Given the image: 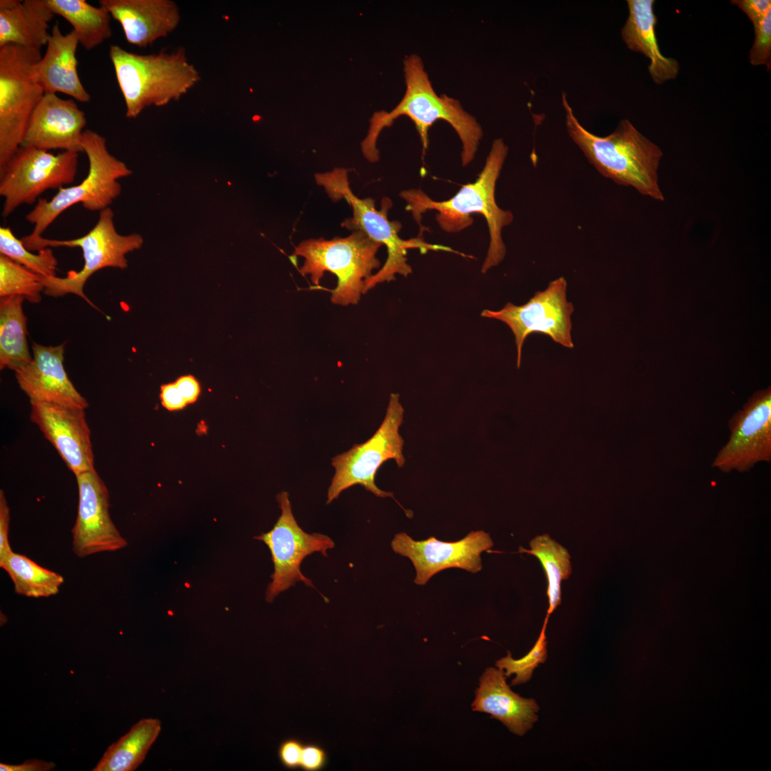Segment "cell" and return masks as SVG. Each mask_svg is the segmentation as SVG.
<instances>
[{"instance_id": "1", "label": "cell", "mask_w": 771, "mask_h": 771, "mask_svg": "<svg viewBox=\"0 0 771 771\" xmlns=\"http://www.w3.org/2000/svg\"><path fill=\"white\" fill-rule=\"evenodd\" d=\"M404 64L405 92L398 104L390 111H376L370 119L367 136L361 143L365 158L371 163L379 159L376 147L381 131L390 126L400 116H408L414 123L420 138L423 152L428 146V131L438 119L447 121L462 142L463 166L475 158L483 136V130L476 119L465 111L459 101L445 94L438 96L432 86L423 61L417 54L406 57Z\"/></svg>"}, {"instance_id": "2", "label": "cell", "mask_w": 771, "mask_h": 771, "mask_svg": "<svg viewBox=\"0 0 771 771\" xmlns=\"http://www.w3.org/2000/svg\"><path fill=\"white\" fill-rule=\"evenodd\" d=\"M508 147L502 138L495 139L486 158L485 165L474 183H468L450 199L436 201L420 189H410L400 193L407 203L406 210L411 212L420 223L422 214L428 210H435L436 221L447 233L459 232L472 225V213L484 216L487 222L490 243L481 271L486 273L498 266L505 258L506 249L502 238V230L513 221L510 211L500 208L495 198L497 180L508 155Z\"/></svg>"}, {"instance_id": "3", "label": "cell", "mask_w": 771, "mask_h": 771, "mask_svg": "<svg viewBox=\"0 0 771 771\" xmlns=\"http://www.w3.org/2000/svg\"><path fill=\"white\" fill-rule=\"evenodd\" d=\"M562 104L569 136L603 176L619 185L633 187L642 195L665 200L657 178L662 153L656 144L628 119H622L614 131L605 136L595 135L579 122L565 93Z\"/></svg>"}, {"instance_id": "4", "label": "cell", "mask_w": 771, "mask_h": 771, "mask_svg": "<svg viewBox=\"0 0 771 771\" xmlns=\"http://www.w3.org/2000/svg\"><path fill=\"white\" fill-rule=\"evenodd\" d=\"M109 56L129 119L136 118L150 106L178 101L201 79L183 48L139 54L114 44Z\"/></svg>"}, {"instance_id": "5", "label": "cell", "mask_w": 771, "mask_h": 771, "mask_svg": "<svg viewBox=\"0 0 771 771\" xmlns=\"http://www.w3.org/2000/svg\"><path fill=\"white\" fill-rule=\"evenodd\" d=\"M315 180L331 200L343 199L351 207L353 216L341 223L343 228L351 231H360L387 248L385 263L376 273L366 279L363 293L378 283L395 280L396 274L406 277L411 273L412 268L406 257L409 249L417 248L423 253L428 251H443L464 256L449 247L428 243L423 237L402 239L399 236L401 223L388 219V211L393 206L391 200L384 197L381 208L378 210L373 198L356 196L351 189L346 168H336L328 172L316 173Z\"/></svg>"}, {"instance_id": "6", "label": "cell", "mask_w": 771, "mask_h": 771, "mask_svg": "<svg viewBox=\"0 0 771 771\" xmlns=\"http://www.w3.org/2000/svg\"><path fill=\"white\" fill-rule=\"evenodd\" d=\"M381 246L363 232L353 231L344 238L303 241L290 258H304L299 271L303 276L310 275L312 284L318 288L324 272L336 275L337 286L331 291V301L336 305L348 306L358 303L365 281L380 267L376 253Z\"/></svg>"}, {"instance_id": "7", "label": "cell", "mask_w": 771, "mask_h": 771, "mask_svg": "<svg viewBox=\"0 0 771 771\" xmlns=\"http://www.w3.org/2000/svg\"><path fill=\"white\" fill-rule=\"evenodd\" d=\"M81 146L89 160V172L79 184L61 188L50 200L39 198L26 219L34 225L31 238L42 236L45 230L69 207L81 203L91 211H101L110 207L120 195L121 186L118 180L130 176L132 171L109 151L106 138L91 129L84 130Z\"/></svg>"}, {"instance_id": "8", "label": "cell", "mask_w": 771, "mask_h": 771, "mask_svg": "<svg viewBox=\"0 0 771 771\" xmlns=\"http://www.w3.org/2000/svg\"><path fill=\"white\" fill-rule=\"evenodd\" d=\"M114 218V213L110 207L100 211L96 225L86 234L77 238L58 240L42 236L31 238L28 236L21 238L29 251H39L51 247H79L82 251L84 263L81 270L70 271L64 278L43 277L45 295L59 297L75 294L97 308L84 294V287L87 280L104 268H126V254L139 249L143 242L138 233L119 234L115 228Z\"/></svg>"}, {"instance_id": "9", "label": "cell", "mask_w": 771, "mask_h": 771, "mask_svg": "<svg viewBox=\"0 0 771 771\" xmlns=\"http://www.w3.org/2000/svg\"><path fill=\"white\" fill-rule=\"evenodd\" d=\"M403 413L399 395L391 393L385 418L373 436L332 458L335 473L328 489L327 504L356 485L363 486L378 497L393 498V493L377 487L375 477L378 468L388 460H394L399 468L405 464L404 441L399 433Z\"/></svg>"}, {"instance_id": "10", "label": "cell", "mask_w": 771, "mask_h": 771, "mask_svg": "<svg viewBox=\"0 0 771 771\" xmlns=\"http://www.w3.org/2000/svg\"><path fill=\"white\" fill-rule=\"evenodd\" d=\"M41 56L37 49L0 47V169L21 146L31 115L44 94L31 75Z\"/></svg>"}, {"instance_id": "11", "label": "cell", "mask_w": 771, "mask_h": 771, "mask_svg": "<svg viewBox=\"0 0 771 771\" xmlns=\"http://www.w3.org/2000/svg\"><path fill=\"white\" fill-rule=\"evenodd\" d=\"M79 153L48 151L21 146L0 169V195L4 198L1 216H9L19 206L32 204L50 188H61L75 179Z\"/></svg>"}, {"instance_id": "12", "label": "cell", "mask_w": 771, "mask_h": 771, "mask_svg": "<svg viewBox=\"0 0 771 771\" xmlns=\"http://www.w3.org/2000/svg\"><path fill=\"white\" fill-rule=\"evenodd\" d=\"M276 499L281 510V515L270 531L255 537L268 546L273 564L272 581L266 592L268 603L273 602L281 593L299 581L314 588L312 581L301 573V565L306 557L316 552L327 556V550L335 546L334 542L326 535L308 533L298 525L293 514L288 492H281Z\"/></svg>"}, {"instance_id": "13", "label": "cell", "mask_w": 771, "mask_h": 771, "mask_svg": "<svg viewBox=\"0 0 771 771\" xmlns=\"http://www.w3.org/2000/svg\"><path fill=\"white\" fill-rule=\"evenodd\" d=\"M566 292L567 281L562 276L550 281L545 290L536 291L523 305L508 303L499 311H482L481 316L501 321L511 329L517 348L518 368L523 343L530 333H543L565 348L574 347L570 318L574 308L567 300Z\"/></svg>"}, {"instance_id": "14", "label": "cell", "mask_w": 771, "mask_h": 771, "mask_svg": "<svg viewBox=\"0 0 771 771\" xmlns=\"http://www.w3.org/2000/svg\"><path fill=\"white\" fill-rule=\"evenodd\" d=\"M730 436L712 466L725 473H745L771 461V389L755 392L730 418Z\"/></svg>"}, {"instance_id": "15", "label": "cell", "mask_w": 771, "mask_h": 771, "mask_svg": "<svg viewBox=\"0 0 771 771\" xmlns=\"http://www.w3.org/2000/svg\"><path fill=\"white\" fill-rule=\"evenodd\" d=\"M390 545L395 553L410 560L415 569V583L424 585L433 575L448 568L478 573L482 569L480 555L490 550L493 542L483 530L471 531L454 542L441 541L435 537L415 540L405 533H399Z\"/></svg>"}, {"instance_id": "16", "label": "cell", "mask_w": 771, "mask_h": 771, "mask_svg": "<svg viewBox=\"0 0 771 771\" xmlns=\"http://www.w3.org/2000/svg\"><path fill=\"white\" fill-rule=\"evenodd\" d=\"M76 477L79 503L72 529V547L81 558L101 552L116 551L127 545L109 514V492L96 470Z\"/></svg>"}, {"instance_id": "17", "label": "cell", "mask_w": 771, "mask_h": 771, "mask_svg": "<svg viewBox=\"0 0 771 771\" xmlns=\"http://www.w3.org/2000/svg\"><path fill=\"white\" fill-rule=\"evenodd\" d=\"M31 420L76 476L94 468L90 430L84 409L54 403L30 401Z\"/></svg>"}, {"instance_id": "18", "label": "cell", "mask_w": 771, "mask_h": 771, "mask_svg": "<svg viewBox=\"0 0 771 771\" xmlns=\"http://www.w3.org/2000/svg\"><path fill=\"white\" fill-rule=\"evenodd\" d=\"M86 124L85 113L73 99L44 93L31 115L21 146L84 152L81 138Z\"/></svg>"}, {"instance_id": "19", "label": "cell", "mask_w": 771, "mask_h": 771, "mask_svg": "<svg viewBox=\"0 0 771 771\" xmlns=\"http://www.w3.org/2000/svg\"><path fill=\"white\" fill-rule=\"evenodd\" d=\"M64 343L32 345L29 363L15 371L19 388L30 401L49 402L85 409L88 403L69 380L64 367Z\"/></svg>"}, {"instance_id": "20", "label": "cell", "mask_w": 771, "mask_h": 771, "mask_svg": "<svg viewBox=\"0 0 771 771\" xmlns=\"http://www.w3.org/2000/svg\"><path fill=\"white\" fill-rule=\"evenodd\" d=\"M122 27L126 41L146 47L167 36L178 26L181 14L171 0H100Z\"/></svg>"}, {"instance_id": "21", "label": "cell", "mask_w": 771, "mask_h": 771, "mask_svg": "<svg viewBox=\"0 0 771 771\" xmlns=\"http://www.w3.org/2000/svg\"><path fill=\"white\" fill-rule=\"evenodd\" d=\"M79 44L73 29L65 35L58 23L52 27L46 51L31 70L34 80L44 93H63L84 103L91 100L78 74L76 54Z\"/></svg>"}, {"instance_id": "22", "label": "cell", "mask_w": 771, "mask_h": 771, "mask_svg": "<svg viewBox=\"0 0 771 771\" xmlns=\"http://www.w3.org/2000/svg\"><path fill=\"white\" fill-rule=\"evenodd\" d=\"M504 671L488 667L479 679L472 709L490 714L513 734L523 735L538 720L539 706L533 698H524L513 692Z\"/></svg>"}, {"instance_id": "23", "label": "cell", "mask_w": 771, "mask_h": 771, "mask_svg": "<svg viewBox=\"0 0 771 771\" xmlns=\"http://www.w3.org/2000/svg\"><path fill=\"white\" fill-rule=\"evenodd\" d=\"M629 14L621 29V36L628 48L640 52L650 61L648 72L657 84L674 79L679 71L677 60L665 57L658 46L653 0H628Z\"/></svg>"}, {"instance_id": "24", "label": "cell", "mask_w": 771, "mask_h": 771, "mask_svg": "<svg viewBox=\"0 0 771 771\" xmlns=\"http://www.w3.org/2000/svg\"><path fill=\"white\" fill-rule=\"evenodd\" d=\"M54 16L45 0H1L0 47L14 44L41 50Z\"/></svg>"}, {"instance_id": "25", "label": "cell", "mask_w": 771, "mask_h": 771, "mask_svg": "<svg viewBox=\"0 0 771 771\" xmlns=\"http://www.w3.org/2000/svg\"><path fill=\"white\" fill-rule=\"evenodd\" d=\"M161 730L156 718H143L105 751L93 771H133L144 760Z\"/></svg>"}, {"instance_id": "26", "label": "cell", "mask_w": 771, "mask_h": 771, "mask_svg": "<svg viewBox=\"0 0 771 771\" xmlns=\"http://www.w3.org/2000/svg\"><path fill=\"white\" fill-rule=\"evenodd\" d=\"M20 296L0 297V368L14 372L32 360L27 343L26 317Z\"/></svg>"}, {"instance_id": "27", "label": "cell", "mask_w": 771, "mask_h": 771, "mask_svg": "<svg viewBox=\"0 0 771 771\" xmlns=\"http://www.w3.org/2000/svg\"><path fill=\"white\" fill-rule=\"evenodd\" d=\"M54 15L65 19L75 31L79 44L90 51L112 34L111 16L104 7L94 6L84 0H45Z\"/></svg>"}, {"instance_id": "28", "label": "cell", "mask_w": 771, "mask_h": 771, "mask_svg": "<svg viewBox=\"0 0 771 771\" xmlns=\"http://www.w3.org/2000/svg\"><path fill=\"white\" fill-rule=\"evenodd\" d=\"M530 550L520 547L519 552L536 557L545 570L547 581L548 609L545 620L561 603V582L567 580L572 573L568 550L552 539L548 534L538 535L530 541Z\"/></svg>"}, {"instance_id": "29", "label": "cell", "mask_w": 771, "mask_h": 771, "mask_svg": "<svg viewBox=\"0 0 771 771\" xmlns=\"http://www.w3.org/2000/svg\"><path fill=\"white\" fill-rule=\"evenodd\" d=\"M0 567L11 578L16 593L29 598H44L57 594L64 577L36 563L29 558L12 552Z\"/></svg>"}, {"instance_id": "30", "label": "cell", "mask_w": 771, "mask_h": 771, "mask_svg": "<svg viewBox=\"0 0 771 771\" xmlns=\"http://www.w3.org/2000/svg\"><path fill=\"white\" fill-rule=\"evenodd\" d=\"M44 288L41 276L0 254V297L20 296L38 303Z\"/></svg>"}, {"instance_id": "31", "label": "cell", "mask_w": 771, "mask_h": 771, "mask_svg": "<svg viewBox=\"0 0 771 771\" xmlns=\"http://www.w3.org/2000/svg\"><path fill=\"white\" fill-rule=\"evenodd\" d=\"M34 254L18 239L9 227L0 228V254L24 266L44 278L56 276L58 261L51 248Z\"/></svg>"}, {"instance_id": "32", "label": "cell", "mask_w": 771, "mask_h": 771, "mask_svg": "<svg viewBox=\"0 0 771 771\" xmlns=\"http://www.w3.org/2000/svg\"><path fill=\"white\" fill-rule=\"evenodd\" d=\"M548 622L544 621L540 635L530 651L523 657L514 660L511 653L508 651V655L495 662V666L505 670L504 674L510 677L515 674V677L512 680V685H517L527 682L532 677L533 670L547 658V640L545 628Z\"/></svg>"}, {"instance_id": "33", "label": "cell", "mask_w": 771, "mask_h": 771, "mask_svg": "<svg viewBox=\"0 0 771 771\" xmlns=\"http://www.w3.org/2000/svg\"><path fill=\"white\" fill-rule=\"evenodd\" d=\"M755 41L750 51L749 60L752 66L771 67V9L755 27Z\"/></svg>"}, {"instance_id": "34", "label": "cell", "mask_w": 771, "mask_h": 771, "mask_svg": "<svg viewBox=\"0 0 771 771\" xmlns=\"http://www.w3.org/2000/svg\"><path fill=\"white\" fill-rule=\"evenodd\" d=\"M303 745L304 742L296 737H288L281 742L277 754L283 767L292 770L300 768Z\"/></svg>"}, {"instance_id": "35", "label": "cell", "mask_w": 771, "mask_h": 771, "mask_svg": "<svg viewBox=\"0 0 771 771\" xmlns=\"http://www.w3.org/2000/svg\"><path fill=\"white\" fill-rule=\"evenodd\" d=\"M328 755L325 748L316 742L304 743L300 768L304 771H320L326 767Z\"/></svg>"}, {"instance_id": "36", "label": "cell", "mask_w": 771, "mask_h": 771, "mask_svg": "<svg viewBox=\"0 0 771 771\" xmlns=\"http://www.w3.org/2000/svg\"><path fill=\"white\" fill-rule=\"evenodd\" d=\"M10 510L4 493L0 490V563L13 551L9 544Z\"/></svg>"}, {"instance_id": "37", "label": "cell", "mask_w": 771, "mask_h": 771, "mask_svg": "<svg viewBox=\"0 0 771 771\" xmlns=\"http://www.w3.org/2000/svg\"><path fill=\"white\" fill-rule=\"evenodd\" d=\"M731 3L739 7L748 16L754 27L771 9L770 0H733Z\"/></svg>"}, {"instance_id": "38", "label": "cell", "mask_w": 771, "mask_h": 771, "mask_svg": "<svg viewBox=\"0 0 771 771\" xmlns=\"http://www.w3.org/2000/svg\"><path fill=\"white\" fill-rule=\"evenodd\" d=\"M159 397L162 406L169 411L182 410L188 405L174 382L161 385Z\"/></svg>"}, {"instance_id": "39", "label": "cell", "mask_w": 771, "mask_h": 771, "mask_svg": "<svg viewBox=\"0 0 771 771\" xmlns=\"http://www.w3.org/2000/svg\"><path fill=\"white\" fill-rule=\"evenodd\" d=\"M174 383L188 404L193 403L198 400L201 393V386L193 376H180Z\"/></svg>"}, {"instance_id": "40", "label": "cell", "mask_w": 771, "mask_h": 771, "mask_svg": "<svg viewBox=\"0 0 771 771\" xmlns=\"http://www.w3.org/2000/svg\"><path fill=\"white\" fill-rule=\"evenodd\" d=\"M56 765L53 762L40 760H29L20 765L0 763L1 771H49L54 770Z\"/></svg>"}]
</instances>
